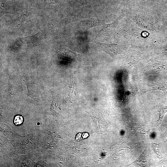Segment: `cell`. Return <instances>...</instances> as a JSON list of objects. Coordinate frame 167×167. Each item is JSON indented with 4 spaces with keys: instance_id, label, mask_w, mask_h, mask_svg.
<instances>
[{
    "instance_id": "obj_1",
    "label": "cell",
    "mask_w": 167,
    "mask_h": 167,
    "mask_svg": "<svg viewBox=\"0 0 167 167\" xmlns=\"http://www.w3.org/2000/svg\"><path fill=\"white\" fill-rule=\"evenodd\" d=\"M124 14V17L129 19L141 28L159 37L161 31L160 13L152 10L128 9Z\"/></svg>"
},
{
    "instance_id": "obj_2",
    "label": "cell",
    "mask_w": 167,
    "mask_h": 167,
    "mask_svg": "<svg viewBox=\"0 0 167 167\" xmlns=\"http://www.w3.org/2000/svg\"><path fill=\"white\" fill-rule=\"evenodd\" d=\"M121 26L117 28V33L132 43H154L159 37L141 28L129 19L126 17L122 20Z\"/></svg>"
},
{
    "instance_id": "obj_3",
    "label": "cell",
    "mask_w": 167,
    "mask_h": 167,
    "mask_svg": "<svg viewBox=\"0 0 167 167\" xmlns=\"http://www.w3.org/2000/svg\"><path fill=\"white\" fill-rule=\"evenodd\" d=\"M96 45L102 51L109 55L113 59L118 55L124 54L125 51L123 46L117 43H96Z\"/></svg>"
},
{
    "instance_id": "obj_4",
    "label": "cell",
    "mask_w": 167,
    "mask_h": 167,
    "mask_svg": "<svg viewBox=\"0 0 167 167\" xmlns=\"http://www.w3.org/2000/svg\"><path fill=\"white\" fill-rule=\"evenodd\" d=\"M124 17V13H122L116 20L110 23L103 25L99 35L108 37L112 35L116 31L118 24Z\"/></svg>"
},
{
    "instance_id": "obj_5",
    "label": "cell",
    "mask_w": 167,
    "mask_h": 167,
    "mask_svg": "<svg viewBox=\"0 0 167 167\" xmlns=\"http://www.w3.org/2000/svg\"><path fill=\"white\" fill-rule=\"evenodd\" d=\"M81 26L87 29L103 25V21L98 18H92L82 20Z\"/></svg>"
},
{
    "instance_id": "obj_6",
    "label": "cell",
    "mask_w": 167,
    "mask_h": 167,
    "mask_svg": "<svg viewBox=\"0 0 167 167\" xmlns=\"http://www.w3.org/2000/svg\"><path fill=\"white\" fill-rule=\"evenodd\" d=\"M167 112V105L163 106L160 109L159 112V119L157 121L158 126L162 122L163 118L165 114Z\"/></svg>"
},
{
    "instance_id": "obj_7",
    "label": "cell",
    "mask_w": 167,
    "mask_h": 167,
    "mask_svg": "<svg viewBox=\"0 0 167 167\" xmlns=\"http://www.w3.org/2000/svg\"><path fill=\"white\" fill-rule=\"evenodd\" d=\"M23 118L20 115H17L15 117L14 120V123L16 125H20L23 122Z\"/></svg>"
},
{
    "instance_id": "obj_8",
    "label": "cell",
    "mask_w": 167,
    "mask_h": 167,
    "mask_svg": "<svg viewBox=\"0 0 167 167\" xmlns=\"http://www.w3.org/2000/svg\"><path fill=\"white\" fill-rule=\"evenodd\" d=\"M45 1L48 3H52L53 4H55V3L54 0H45Z\"/></svg>"
},
{
    "instance_id": "obj_9",
    "label": "cell",
    "mask_w": 167,
    "mask_h": 167,
    "mask_svg": "<svg viewBox=\"0 0 167 167\" xmlns=\"http://www.w3.org/2000/svg\"><path fill=\"white\" fill-rule=\"evenodd\" d=\"M166 131L165 132V133H166V132H167V124H166Z\"/></svg>"
}]
</instances>
